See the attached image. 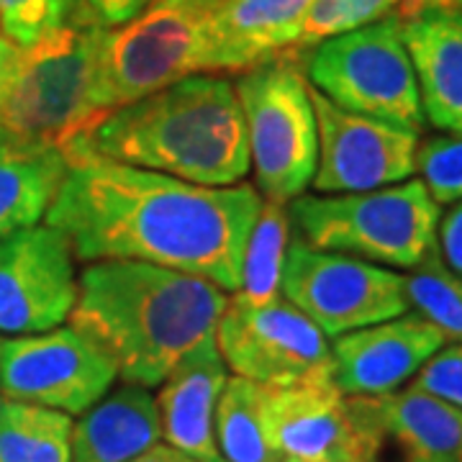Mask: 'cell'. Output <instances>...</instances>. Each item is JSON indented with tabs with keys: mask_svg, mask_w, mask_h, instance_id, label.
Returning <instances> with one entry per match:
<instances>
[{
	"mask_svg": "<svg viewBox=\"0 0 462 462\" xmlns=\"http://www.w3.org/2000/svg\"><path fill=\"white\" fill-rule=\"evenodd\" d=\"M69 413L0 393V462H69Z\"/></svg>",
	"mask_w": 462,
	"mask_h": 462,
	"instance_id": "obj_23",
	"label": "cell"
},
{
	"mask_svg": "<svg viewBox=\"0 0 462 462\" xmlns=\"http://www.w3.org/2000/svg\"><path fill=\"white\" fill-rule=\"evenodd\" d=\"M431 8H442V11H462V0H431Z\"/></svg>",
	"mask_w": 462,
	"mask_h": 462,
	"instance_id": "obj_34",
	"label": "cell"
},
{
	"mask_svg": "<svg viewBox=\"0 0 462 462\" xmlns=\"http://www.w3.org/2000/svg\"><path fill=\"white\" fill-rule=\"evenodd\" d=\"M78 300L69 239L50 224L0 239V334L23 337L60 327Z\"/></svg>",
	"mask_w": 462,
	"mask_h": 462,
	"instance_id": "obj_13",
	"label": "cell"
},
{
	"mask_svg": "<svg viewBox=\"0 0 462 462\" xmlns=\"http://www.w3.org/2000/svg\"><path fill=\"white\" fill-rule=\"evenodd\" d=\"M0 136H3V132H0Z\"/></svg>",
	"mask_w": 462,
	"mask_h": 462,
	"instance_id": "obj_38",
	"label": "cell"
},
{
	"mask_svg": "<svg viewBox=\"0 0 462 462\" xmlns=\"http://www.w3.org/2000/svg\"><path fill=\"white\" fill-rule=\"evenodd\" d=\"M116 378L108 349L72 324L0 342V393L14 401L80 416Z\"/></svg>",
	"mask_w": 462,
	"mask_h": 462,
	"instance_id": "obj_10",
	"label": "cell"
},
{
	"mask_svg": "<svg viewBox=\"0 0 462 462\" xmlns=\"http://www.w3.org/2000/svg\"><path fill=\"white\" fill-rule=\"evenodd\" d=\"M67 170L60 147L0 136V239L47 216Z\"/></svg>",
	"mask_w": 462,
	"mask_h": 462,
	"instance_id": "obj_21",
	"label": "cell"
},
{
	"mask_svg": "<svg viewBox=\"0 0 462 462\" xmlns=\"http://www.w3.org/2000/svg\"><path fill=\"white\" fill-rule=\"evenodd\" d=\"M437 242L447 267L462 275V200L452 203L449 211L439 218Z\"/></svg>",
	"mask_w": 462,
	"mask_h": 462,
	"instance_id": "obj_31",
	"label": "cell"
},
{
	"mask_svg": "<svg viewBox=\"0 0 462 462\" xmlns=\"http://www.w3.org/2000/svg\"><path fill=\"white\" fill-rule=\"evenodd\" d=\"M263 208L254 185H196L106 160L69 165L47 224L75 260H136L190 273L234 293Z\"/></svg>",
	"mask_w": 462,
	"mask_h": 462,
	"instance_id": "obj_1",
	"label": "cell"
},
{
	"mask_svg": "<svg viewBox=\"0 0 462 462\" xmlns=\"http://www.w3.org/2000/svg\"><path fill=\"white\" fill-rule=\"evenodd\" d=\"M18 47L14 42H8L5 36H0V83L5 80V75L11 72V67L16 65Z\"/></svg>",
	"mask_w": 462,
	"mask_h": 462,
	"instance_id": "obj_33",
	"label": "cell"
},
{
	"mask_svg": "<svg viewBox=\"0 0 462 462\" xmlns=\"http://www.w3.org/2000/svg\"><path fill=\"white\" fill-rule=\"evenodd\" d=\"M60 149L67 165L106 160L214 188L245 182L249 172L242 106L221 75H190L114 108Z\"/></svg>",
	"mask_w": 462,
	"mask_h": 462,
	"instance_id": "obj_2",
	"label": "cell"
},
{
	"mask_svg": "<svg viewBox=\"0 0 462 462\" xmlns=\"http://www.w3.org/2000/svg\"><path fill=\"white\" fill-rule=\"evenodd\" d=\"M21 3H26V0H0V16L8 14V11H14V8H18Z\"/></svg>",
	"mask_w": 462,
	"mask_h": 462,
	"instance_id": "obj_36",
	"label": "cell"
},
{
	"mask_svg": "<svg viewBox=\"0 0 462 462\" xmlns=\"http://www.w3.org/2000/svg\"><path fill=\"white\" fill-rule=\"evenodd\" d=\"M214 339L234 375L270 388L331 375L327 334L282 296L260 306L231 296Z\"/></svg>",
	"mask_w": 462,
	"mask_h": 462,
	"instance_id": "obj_11",
	"label": "cell"
},
{
	"mask_svg": "<svg viewBox=\"0 0 462 462\" xmlns=\"http://www.w3.org/2000/svg\"><path fill=\"white\" fill-rule=\"evenodd\" d=\"M270 385L254 380H226L214 413L216 447L226 462H273L275 447L267 430Z\"/></svg>",
	"mask_w": 462,
	"mask_h": 462,
	"instance_id": "obj_22",
	"label": "cell"
},
{
	"mask_svg": "<svg viewBox=\"0 0 462 462\" xmlns=\"http://www.w3.org/2000/svg\"><path fill=\"white\" fill-rule=\"evenodd\" d=\"M430 8L431 0H314L303 18L293 54H303L324 39L355 32L380 18L398 16L406 21Z\"/></svg>",
	"mask_w": 462,
	"mask_h": 462,
	"instance_id": "obj_25",
	"label": "cell"
},
{
	"mask_svg": "<svg viewBox=\"0 0 462 462\" xmlns=\"http://www.w3.org/2000/svg\"><path fill=\"white\" fill-rule=\"evenodd\" d=\"M281 296L331 339L411 311L401 273L311 247L300 236H291L285 249Z\"/></svg>",
	"mask_w": 462,
	"mask_h": 462,
	"instance_id": "obj_9",
	"label": "cell"
},
{
	"mask_svg": "<svg viewBox=\"0 0 462 462\" xmlns=\"http://www.w3.org/2000/svg\"><path fill=\"white\" fill-rule=\"evenodd\" d=\"M445 334L416 311L334 337L331 375L345 396H388L411 380Z\"/></svg>",
	"mask_w": 462,
	"mask_h": 462,
	"instance_id": "obj_14",
	"label": "cell"
},
{
	"mask_svg": "<svg viewBox=\"0 0 462 462\" xmlns=\"http://www.w3.org/2000/svg\"><path fill=\"white\" fill-rule=\"evenodd\" d=\"M401 23L388 16L324 39L300 54V67L311 88L339 108L421 134L427 118Z\"/></svg>",
	"mask_w": 462,
	"mask_h": 462,
	"instance_id": "obj_8",
	"label": "cell"
},
{
	"mask_svg": "<svg viewBox=\"0 0 462 462\" xmlns=\"http://www.w3.org/2000/svg\"><path fill=\"white\" fill-rule=\"evenodd\" d=\"M75 0H26L0 16V32L18 50H29L47 33L72 23Z\"/></svg>",
	"mask_w": 462,
	"mask_h": 462,
	"instance_id": "obj_28",
	"label": "cell"
},
{
	"mask_svg": "<svg viewBox=\"0 0 462 462\" xmlns=\"http://www.w3.org/2000/svg\"><path fill=\"white\" fill-rule=\"evenodd\" d=\"M311 103L319 136L314 193H365L409 180L416 172L419 134L345 111L316 88H311Z\"/></svg>",
	"mask_w": 462,
	"mask_h": 462,
	"instance_id": "obj_12",
	"label": "cell"
},
{
	"mask_svg": "<svg viewBox=\"0 0 462 462\" xmlns=\"http://www.w3.org/2000/svg\"><path fill=\"white\" fill-rule=\"evenodd\" d=\"M247 129L249 167L263 200L282 203L306 193L316 172L319 136L311 85L300 54H278L234 83Z\"/></svg>",
	"mask_w": 462,
	"mask_h": 462,
	"instance_id": "obj_6",
	"label": "cell"
},
{
	"mask_svg": "<svg viewBox=\"0 0 462 462\" xmlns=\"http://www.w3.org/2000/svg\"><path fill=\"white\" fill-rule=\"evenodd\" d=\"M154 0H75L72 26H93L111 32L142 16Z\"/></svg>",
	"mask_w": 462,
	"mask_h": 462,
	"instance_id": "obj_30",
	"label": "cell"
},
{
	"mask_svg": "<svg viewBox=\"0 0 462 462\" xmlns=\"http://www.w3.org/2000/svg\"><path fill=\"white\" fill-rule=\"evenodd\" d=\"M221 0H154L142 16L103 32L93 80L98 116L206 72L208 21Z\"/></svg>",
	"mask_w": 462,
	"mask_h": 462,
	"instance_id": "obj_7",
	"label": "cell"
},
{
	"mask_svg": "<svg viewBox=\"0 0 462 462\" xmlns=\"http://www.w3.org/2000/svg\"><path fill=\"white\" fill-rule=\"evenodd\" d=\"M291 224L311 247L352 254L391 270H413L439 252L442 206L421 178L365 193L298 196Z\"/></svg>",
	"mask_w": 462,
	"mask_h": 462,
	"instance_id": "obj_4",
	"label": "cell"
},
{
	"mask_svg": "<svg viewBox=\"0 0 462 462\" xmlns=\"http://www.w3.org/2000/svg\"><path fill=\"white\" fill-rule=\"evenodd\" d=\"M229 303L216 282L136 260L88 263L69 314L75 329L93 337L132 385H162L170 370L211 339Z\"/></svg>",
	"mask_w": 462,
	"mask_h": 462,
	"instance_id": "obj_3",
	"label": "cell"
},
{
	"mask_svg": "<svg viewBox=\"0 0 462 462\" xmlns=\"http://www.w3.org/2000/svg\"><path fill=\"white\" fill-rule=\"evenodd\" d=\"M273 462H334V457H319V460H303V457H291V455H275Z\"/></svg>",
	"mask_w": 462,
	"mask_h": 462,
	"instance_id": "obj_35",
	"label": "cell"
},
{
	"mask_svg": "<svg viewBox=\"0 0 462 462\" xmlns=\"http://www.w3.org/2000/svg\"><path fill=\"white\" fill-rule=\"evenodd\" d=\"M375 406L401 462H462V409L416 385L375 396Z\"/></svg>",
	"mask_w": 462,
	"mask_h": 462,
	"instance_id": "obj_20",
	"label": "cell"
},
{
	"mask_svg": "<svg viewBox=\"0 0 462 462\" xmlns=\"http://www.w3.org/2000/svg\"><path fill=\"white\" fill-rule=\"evenodd\" d=\"M103 29L62 26L29 50L0 83V132L18 142L62 147L98 118L93 80Z\"/></svg>",
	"mask_w": 462,
	"mask_h": 462,
	"instance_id": "obj_5",
	"label": "cell"
},
{
	"mask_svg": "<svg viewBox=\"0 0 462 462\" xmlns=\"http://www.w3.org/2000/svg\"><path fill=\"white\" fill-rule=\"evenodd\" d=\"M218 462H226V460H221V457H218Z\"/></svg>",
	"mask_w": 462,
	"mask_h": 462,
	"instance_id": "obj_37",
	"label": "cell"
},
{
	"mask_svg": "<svg viewBox=\"0 0 462 462\" xmlns=\"http://www.w3.org/2000/svg\"><path fill=\"white\" fill-rule=\"evenodd\" d=\"M403 282L411 311L431 321L447 342L462 345V275L452 273L437 252L427 263L409 270Z\"/></svg>",
	"mask_w": 462,
	"mask_h": 462,
	"instance_id": "obj_26",
	"label": "cell"
},
{
	"mask_svg": "<svg viewBox=\"0 0 462 462\" xmlns=\"http://www.w3.org/2000/svg\"><path fill=\"white\" fill-rule=\"evenodd\" d=\"M314 0H221L208 21L206 72H247L296 50Z\"/></svg>",
	"mask_w": 462,
	"mask_h": 462,
	"instance_id": "obj_15",
	"label": "cell"
},
{
	"mask_svg": "<svg viewBox=\"0 0 462 462\" xmlns=\"http://www.w3.org/2000/svg\"><path fill=\"white\" fill-rule=\"evenodd\" d=\"M162 437L149 388L124 383L72 424L69 462H132Z\"/></svg>",
	"mask_w": 462,
	"mask_h": 462,
	"instance_id": "obj_19",
	"label": "cell"
},
{
	"mask_svg": "<svg viewBox=\"0 0 462 462\" xmlns=\"http://www.w3.org/2000/svg\"><path fill=\"white\" fill-rule=\"evenodd\" d=\"M267 430L278 455L334 457L349 434L346 396L334 375L300 380L267 393Z\"/></svg>",
	"mask_w": 462,
	"mask_h": 462,
	"instance_id": "obj_18",
	"label": "cell"
},
{
	"mask_svg": "<svg viewBox=\"0 0 462 462\" xmlns=\"http://www.w3.org/2000/svg\"><path fill=\"white\" fill-rule=\"evenodd\" d=\"M291 242V214L282 203L263 200V208L252 226V234L245 249L242 264V282L231 296L242 298L247 303H267L281 298L282 263L285 249Z\"/></svg>",
	"mask_w": 462,
	"mask_h": 462,
	"instance_id": "obj_24",
	"label": "cell"
},
{
	"mask_svg": "<svg viewBox=\"0 0 462 462\" xmlns=\"http://www.w3.org/2000/svg\"><path fill=\"white\" fill-rule=\"evenodd\" d=\"M416 172L439 206L462 200V134H442L419 142Z\"/></svg>",
	"mask_w": 462,
	"mask_h": 462,
	"instance_id": "obj_27",
	"label": "cell"
},
{
	"mask_svg": "<svg viewBox=\"0 0 462 462\" xmlns=\"http://www.w3.org/2000/svg\"><path fill=\"white\" fill-rule=\"evenodd\" d=\"M424 118L434 129L462 134V11L430 8L401 23Z\"/></svg>",
	"mask_w": 462,
	"mask_h": 462,
	"instance_id": "obj_17",
	"label": "cell"
},
{
	"mask_svg": "<svg viewBox=\"0 0 462 462\" xmlns=\"http://www.w3.org/2000/svg\"><path fill=\"white\" fill-rule=\"evenodd\" d=\"M132 462H208V460H199V457H193V455H188V452H182L178 447L172 445H157L149 447L147 452H142L136 460Z\"/></svg>",
	"mask_w": 462,
	"mask_h": 462,
	"instance_id": "obj_32",
	"label": "cell"
},
{
	"mask_svg": "<svg viewBox=\"0 0 462 462\" xmlns=\"http://www.w3.org/2000/svg\"><path fill=\"white\" fill-rule=\"evenodd\" d=\"M226 380V363L214 337L190 349L170 370V375L162 380L160 396L154 398L167 445L199 460L218 462L214 413Z\"/></svg>",
	"mask_w": 462,
	"mask_h": 462,
	"instance_id": "obj_16",
	"label": "cell"
},
{
	"mask_svg": "<svg viewBox=\"0 0 462 462\" xmlns=\"http://www.w3.org/2000/svg\"><path fill=\"white\" fill-rule=\"evenodd\" d=\"M411 385L462 409V345L452 342L437 349L413 375Z\"/></svg>",
	"mask_w": 462,
	"mask_h": 462,
	"instance_id": "obj_29",
	"label": "cell"
}]
</instances>
